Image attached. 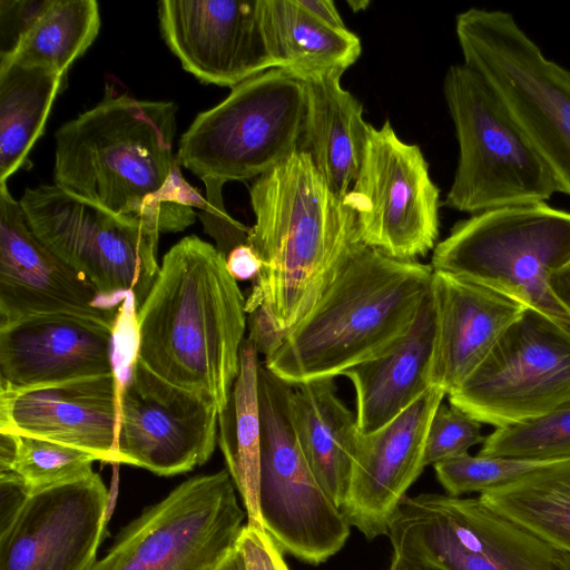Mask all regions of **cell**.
<instances>
[{
  "instance_id": "4",
  "label": "cell",
  "mask_w": 570,
  "mask_h": 570,
  "mask_svg": "<svg viewBox=\"0 0 570 570\" xmlns=\"http://www.w3.org/2000/svg\"><path fill=\"white\" fill-rule=\"evenodd\" d=\"M432 276L431 265L361 247L264 365L296 386L384 353L412 326Z\"/></svg>"
},
{
  "instance_id": "46",
  "label": "cell",
  "mask_w": 570,
  "mask_h": 570,
  "mask_svg": "<svg viewBox=\"0 0 570 570\" xmlns=\"http://www.w3.org/2000/svg\"><path fill=\"white\" fill-rule=\"evenodd\" d=\"M347 4L351 7V9L354 12H357L360 10L366 9V7L370 4V2L365 1V0H361V1L352 0V1H347Z\"/></svg>"
},
{
  "instance_id": "32",
  "label": "cell",
  "mask_w": 570,
  "mask_h": 570,
  "mask_svg": "<svg viewBox=\"0 0 570 570\" xmlns=\"http://www.w3.org/2000/svg\"><path fill=\"white\" fill-rule=\"evenodd\" d=\"M16 442L9 471L18 474L31 493L94 473L92 463L97 460L90 453L28 435L16 434Z\"/></svg>"
},
{
  "instance_id": "40",
  "label": "cell",
  "mask_w": 570,
  "mask_h": 570,
  "mask_svg": "<svg viewBox=\"0 0 570 570\" xmlns=\"http://www.w3.org/2000/svg\"><path fill=\"white\" fill-rule=\"evenodd\" d=\"M226 266L236 281H254L261 273L262 261L249 244H244L229 252Z\"/></svg>"
},
{
  "instance_id": "27",
  "label": "cell",
  "mask_w": 570,
  "mask_h": 570,
  "mask_svg": "<svg viewBox=\"0 0 570 570\" xmlns=\"http://www.w3.org/2000/svg\"><path fill=\"white\" fill-rule=\"evenodd\" d=\"M258 353L247 338L240 347L239 372L226 406L218 413V444L238 491L247 523L263 528L259 512L261 415Z\"/></svg>"
},
{
  "instance_id": "11",
  "label": "cell",
  "mask_w": 570,
  "mask_h": 570,
  "mask_svg": "<svg viewBox=\"0 0 570 570\" xmlns=\"http://www.w3.org/2000/svg\"><path fill=\"white\" fill-rule=\"evenodd\" d=\"M385 535L392 558L436 570H558L553 548L479 498L406 494Z\"/></svg>"
},
{
  "instance_id": "34",
  "label": "cell",
  "mask_w": 570,
  "mask_h": 570,
  "mask_svg": "<svg viewBox=\"0 0 570 570\" xmlns=\"http://www.w3.org/2000/svg\"><path fill=\"white\" fill-rule=\"evenodd\" d=\"M482 423L462 410L441 403L431 420L424 452V464L466 454L475 444L483 443Z\"/></svg>"
},
{
  "instance_id": "37",
  "label": "cell",
  "mask_w": 570,
  "mask_h": 570,
  "mask_svg": "<svg viewBox=\"0 0 570 570\" xmlns=\"http://www.w3.org/2000/svg\"><path fill=\"white\" fill-rule=\"evenodd\" d=\"M206 200L208 208L198 216L205 232L215 239V247L226 257L235 247L248 244L250 227L237 222L226 212L223 198Z\"/></svg>"
},
{
  "instance_id": "24",
  "label": "cell",
  "mask_w": 570,
  "mask_h": 570,
  "mask_svg": "<svg viewBox=\"0 0 570 570\" xmlns=\"http://www.w3.org/2000/svg\"><path fill=\"white\" fill-rule=\"evenodd\" d=\"M343 73L304 80L307 107L299 150L330 188L344 198L358 175L371 125L357 99L341 86Z\"/></svg>"
},
{
  "instance_id": "6",
  "label": "cell",
  "mask_w": 570,
  "mask_h": 570,
  "mask_svg": "<svg viewBox=\"0 0 570 570\" xmlns=\"http://www.w3.org/2000/svg\"><path fill=\"white\" fill-rule=\"evenodd\" d=\"M570 262V212L547 203L487 210L458 222L433 249L431 266L570 323L549 287Z\"/></svg>"
},
{
  "instance_id": "43",
  "label": "cell",
  "mask_w": 570,
  "mask_h": 570,
  "mask_svg": "<svg viewBox=\"0 0 570 570\" xmlns=\"http://www.w3.org/2000/svg\"><path fill=\"white\" fill-rule=\"evenodd\" d=\"M216 570H246L243 557L237 547L227 554Z\"/></svg>"
},
{
  "instance_id": "35",
  "label": "cell",
  "mask_w": 570,
  "mask_h": 570,
  "mask_svg": "<svg viewBox=\"0 0 570 570\" xmlns=\"http://www.w3.org/2000/svg\"><path fill=\"white\" fill-rule=\"evenodd\" d=\"M236 547L246 570H289L284 553L264 528L246 523Z\"/></svg>"
},
{
  "instance_id": "7",
  "label": "cell",
  "mask_w": 570,
  "mask_h": 570,
  "mask_svg": "<svg viewBox=\"0 0 570 570\" xmlns=\"http://www.w3.org/2000/svg\"><path fill=\"white\" fill-rule=\"evenodd\" d=\"M307 107L304 80L273 68L232 88L196 116L179 140L180 165L222 195L224 184L259 177L299 150Z\"/></svg>"
},
{
  "instance_id": "41",
  "label": "cell",
  "mask_w": 570,
  "mask_h": 570,
  "mask_svg": "<svg viewBox=\"0 0 570 570\" xmlns=\"http://www.w3.org/2000/svg\"><path fill=\"white\" fill-rule=\"evenodd\" d=\"M296 3L318 21L334 28H346L331 0H295Z\"/></svg>"
},
{
  "instance_id": "26",
  "label": "cell",
  "mask_w": 570,
  "mask_h": 570,
  "mask_svg": "<svg viewBox=\"0 0 570 570\" xmlns=\"http://www.w3.org/2000/svg\"><path fill=\"white\" fill-rule=\"evenodd\" d=\"M263 32L274 68L302 80L344 73L360 57V38L325 24L295 0H261Z\"/></svg>"
},
{
  "instance_id": "3",
  "label": "cell",
  "mask_w": 570,
  "mask_h": 570,
  "mask_svg": "<svg viewBox=\"0 0 570 570\" xmlns=\"http://www.w3.org/2000/svg\"><path fill=\"white\" fill-rule=\"evenodd\" d=\"M249 197L255 223L248 244L262 269L245 308L263 306L289 332L364 246L356 216L303 150L257 177Z\"/></svg>"
},
{
  "instance_id": "44",
  "label": "cell",
  "mask_w": 570,
  "mask_h": 570,
  "mask_svg": "<svg viewBox=\"0 0 570 570\" xmlns=\"http://www.w3.org/2000/svg\"><path fill=\"white\" fill-rule=\"evenodd\" d=\"M387 570H436V569L415 566V564H411V563L404 562L402 560L392 558L391 564Z\"/></svg>"
},
{
  "instance_id": "17",
  "label": "cell",
  "mask_w": 570,
  "mask_h": 570,
  "mask_svg": "<svg viewBox=\"0 0 570 570\" xmlns=\"http://www.w3.org/2000/svg\"><path fill=\"white\" fill-rule=\"evenodd\" d=\"M120 309L33 234L20 202L0 184V326L41 315H71L116 328Z\"/></svg>"
},
{
  "instance_id": "45",
  "label": "cell",
  "mask_w": 570,
  "mask_h": 570,
  "mask_svg": "<svg viewBox=\"0 0 570 570\" xmlns=\"http://www.w3.org/2000/svg\"><path fill=\"white\" fill-rule=\"evenodd\" d=\"M556 564L558 570H570V554L564 552H557Z\"/></svg>"
},
{
  "instance_id": "29",
  "label": "cell",
  "mask_w": 570,
  "mask_h": 570,
  "mask_svg": "<svg viewBox=\"0 0 570 570\" xmlns=\"http://www.w3.org/2000/svg\"><path fill=\"white\" fill-rule=\"evenodd\" d=\"M489 509L570 554V459L479 494Z\"/></svg>"
},
{
  "instance_id": "28",
  "label": "cell",
  "mask_w": 570,
  "mask_h": 570,
  "mask_svg": "<svg viewBox=\"0 0 570 570\" xmlns=\"http://www.w3.org/2000/svg\"><path fill=\"white\" fill-rule=\"evenodd\" d=\"M65 81L46 68L0 63V184L27 161Z\"/></svg>"
},
{
  "instance_id": "18",
  "label": "cell",
  "mask_w": 570,
  "mask_h": 570,
  "mask_svg": "<svg viewBox=\"0 0 570 570\" xmlns=\"http://www.w3.org/2000/svg\"><path fill=\"white\" fill-rule=\"evenodd\" d=\"M158 18L170 51L203 83L233 88L274 68L261 0H165Z\"/></svg>"
},
{
  "instance_id": "39",
  "label": "cell",
  "mask_w": 570,
  "mask_h": 570,
  "mask_svg": "<svg viewBox=\"0 0 570 570\" xmlns=\"http://www.w3.org/2000/svg\"><path fill=\"white\" fill-rule=\"evenodd\" d=\"M31 491L12 471L0 472V532L14 520Z\"/></svg>"
},
{
  "instance_id": "36",
  "label": "cell",
  "mask_w": 570,
  "mask_h": 570,
  "mask_svg": "<svg viewBox=\"0 0 570 570\" xmlns=\"http://www.w3.org/2000/svg\"><path fill=\"white\" fill-rule=\"evenodd\" d=\"M51 0L43 1H0V56L10 53L23 33L47 9Z\"/></svg>"
},
{
  "instance_id": "1",
  "label": "cell",
  "mask_w": 570,
  "mask_h": 570,
  "mask_svg": "<svg viewBox=\"0 0 570 570\" xmlns=\"http://www.w3.org/2000/svg\"><path fill=\"white\" fill-rule=\"evenodd\" d=\"M177 106L106 92L55 135L53 184L116 214L177 233L208 203L173 153Z\"/></svg>"
},
{
  "instance_id": "19",
  "label": "cell",
  "mask_w": 570,
  "mask_h": 570,
  "mask_svg": "<svg viewBox=\"0 0 570 570\" xmlns=\"http://www.w3.org/2000/svg\"><path fill=\"white\" fill-rule=\"evenodd\" d=\"M121 374L22 390L0 389V432L28 435L118 463Z\"/></svg>"
},
{
  "instance_id": "16",
  "label": "cell",
  "mask_w": 570,
  "mask_h": 570,
  "mask_svg": "<svg viewBox=\"0 0 570 570\" xmlns=\"http://www.w3.org/2000/svg\"><path fill=\"white\" fill-rule=\"evenodd\" d=\"M109 491L101 476L32 492L0 532V570H88L107 521Z\"/></svg>"
},
{
  "instance_id": "31",
  "label": "cell",
  "mask_w": 570,
  "mask_h": 570,
  "mask_svg": "<svg viewBox=\"0 0 570 570\" xmlns=\"http://www.w3.org/2000/svg\"><path fill=\"white\" fill-rule=\"evenodd\" d=\"M482 455L539 461L570 459V405L548 415L485 436Z\"/></svg>"
},
{
  "instance_id": "8",
  "label": "cell",
  "mask_w": 570,
  "mask_h": 570,
  "mask_svg": "<svg viewBox=\"0 0 570 570\" xmlns=\"http://www.w3.org/2000/svg\"><path fill=\"white\" fill-rule=\"evenodd\" d=\"M443 92L459 144L449 207L475 215L547 203L559 193L548 166L472 69L451 66Z\"/></svg>"
},
{
  "instance_id": "23",
  "label": "cell",
  "mask_w": 570,
  "mask_h": 570,
  "mask_svg": "<svg viewBox=\"0 0 570 570\" xmlns=\"http://www.w3.org/2000/svg\"><path fill=\"white\" fill-rule=\"evenodd\" d=\"M434 332L430 291L412 326L393 346L342 373L355 390V416L362 434L385 426L431 387Z\"/></svg>"
},
{
  "instance_id": "14",
  "label": "cell",
  "mask_w": 570,
  "mask_h": 570,
  "mask_svg": "<svg viewBox=\"0 0 570 570\" xmlns=\"http://www.w3.org/2000/svg\"><path fill=\"white\" fill-rule=\"evenodd\" d=\"M439 198L420 147L400 139L389 120L371 126L358 175L343 198L362 244L401 261L425 256L439 236Z\"/></svg>"
},
{
  "instance_id": "22",
  "label": "cell",
  "mask_w": 570,
  "mask_h": 570,
  "mask_svg": "<svg viewBox=\"0 0 570 570\" xmlns=\"http://www.w3.org/2000/svg\"><path fill=\"white\" fill-rule=\"evenodd\" d=\"M431 295L435 332L429 382L450 394L481 365L525 306L481 284L435 271Z\"/></svg>"
},
{
  "instance_id": "15",
  "label": "cell",
  "mask_w": 570,
  "mask_h": 570,
  "mask_svg": "<svg viewBox=\"0 0 570 570\" xmlns=\"http://www.w3.org/2000/svg\"><path fill=\"white\" fill-rule=\"evenodd\" d=\"M218 442L216 405L164 381L134 356L121 373L118 463L171 476L206 463Z\"/></svg>"
},
{
  "instance_id": "21",
  "label": "cell",
  "mask_w": 570,
  "mask_h": 570,
  "mask_svg": "<svg viewBox=\"0 0 570 570\" xmlns=\"http://www.w3.org/2000/svg\"><path fill=\"white\" fill-rule=\"evenodd\" d=\"M116 331L71 315H41L0 326V389L111 373L117 370Z\"/></svg>"
},
{
  "instance_id": "33",
  "label": "cell",
  "mask_w": 570,
  "mask_h": 570,
  "mask_svg": "<svg viewBox=\"0 0 570 570\" xmlns=\"http://www.w3.org/2000/svg\"><path fill=\"white\" fill-rule=\"evenodd\" d=\"M558 461L466 453L439 462L433 468L446 494L461 497L468 493H484Z\"/></svg>"
},
{
  "instance_id": "2",
  "label": "cell",
  "mask_w": 570,
  "mask_h": 570,
  "mask_svg": "<svg viewBox=\"0 0 570 570\" xmlns=\"http://www.w3.org/2000/svg\"><path fill=\"white\" fill-rule=\"evenodd\" d=\"M246 299L226 257L195 235L163 257L136 314V357L171 385L226 406L239 372Z\"/></svg>"
},
{
  "instance_id": "13",
  "label": "cell",
  "mask_w": 570,
  "mask_h": 570,
  "mask_svg": "<svg viewBox=\"0 0 570 570\" xmlns=\"http://www.w3.org/2000/svg\"><path fill=\"white\" fill-rule=\"evenodd\" d=\"M449 403L495 429L570 405V323L524 307Z\"/></svg>"
},
{
  "instance_id": "30",
  "label": "cell",
  "mask_w": 570,
  "mask_h": 570,
  "mask_svg": "<svg viewBox=\"0 0 570 570\" xmlns=\"http://www.w3.org/2000/svg\"><path fill=\"white\" fill-rule=\"evenodd\" d=\"M99 28L97 1L51 0L14 49L0 56V63L36 66L67 75L72 62L94 42Z\"/></svg>"
},
{
  "instance_id": "25",
  "label": "cell",
  "mask_w": 570,
  "mask_h": 570,
  "mask_svg": "<svg viewBox=\"0 0 570 570\" xmlns=\"http://www.w3.org/2000/svg\"><path fill=\"white\" fill-rule=\"evenodd\" d=\"M291 413L312 472L341 509L362 438L355 414L338 397L334 379L294 386Z\"/></svg>"
},
{
  "instance_id": "38",
  "label": "cell",
  "mask_w": 570,
  "mask_h": 570,
  "mask_svg": "<svg viewBox=\"0 0 570 570\" xmlns=\"http://www.w3.org/2000/svg\"><path fill=\"white\" fill-rule=\"evenodd\" d=\"M248 337L258 354L272 356L284 343L288 332L279 330L267 311L257 305L246 311Z\"/></svg>"
},
{
  "instance_id": "20",
  "label": "cell",
  "mask_w": 570,
  "mask_h": 570,
  "mask_svg": "<svg viewBox=\"0 0 570 570\" xmlns=\"http://www.w3.org/2000/svg\"><path fill=\"white\" fill-rule=\"evenodd\" d=\"M444 395L430 387L385 426L362 434L341 510L367 540L386 534L399 503L424 470L428 430Z\"/></svg>"
},
{
  "instance_id": "12",
  "label": "cell",
  "mask_w": 570,
  "mask_h": 570,
  "mask_svg": "<svg viewBox=\"0 0 570 570\" xmlns=\"http://www.w3.org/2000/svg\"><path fill=\"white\" fill-rule=\"evenodd\" d=\"M245 517L227 469L191 476L127 524L88 570H216Z\"/></svg>"
},
{
  "instance_id": "42",
  "label": "cell",
  "mask_w": 570,
  "mask_h": 570,
  "mask_svg": "<svg viewBox=\"0 0 570 570\" xmlns=\"http://www.w3.org/2000/svg\"><path fill=\"white\" fill-rule=\"evenodd\" d=\"M549 287L559 304L570 315V262L550 276Z\"/></svg>"
},
{
  "instance_id": "5",
  "label": "cell",
  "mask_w": 570,
  "mask_h": 570,
  "mask_svg": "<svg viewBox=\"0 0 570 570\" xmlns=\"http://www.w3.org/2000/svg\"><path fill=\"white\" fill-rule=\"evenodd\" d=\"M463 63L489 87L570 196V70L548 58L512 13L470 8L455 18Z\"/></svg>"
},
{
  "instance_id": "10",
  "label": "cell",
  "mask_w": 570,
  "mask_h": 570,
  "mask_svg": "<svg viewBox=\"0 0 570 570\" xmlns=\"http://www.w3.org/2000/svg\"><path fill=\"white\" fill-rule=\"evenodd\" d=\"M293 387L259 364V512L283 553L316 566L345 546L351 525L303 454L291 413Z\"/></svg>"
},
{
  "instance_id": "9",
  "label": "cell",
  "mask_w": 570,
  "mask_h": 570,
  "mask_svg": "<svg viewBox=\"0 0 570 570\" xmlns=\"http://www.w3.org/2000/svg\"><path fill=\"white\" fill-rule=\"evenodd\" d=\"M33 234L87 278L100 297L137 309L159 273V230L142 218L116 214L56 184L26 188L19 199Z\"/></svg>"
}]
</instances>
